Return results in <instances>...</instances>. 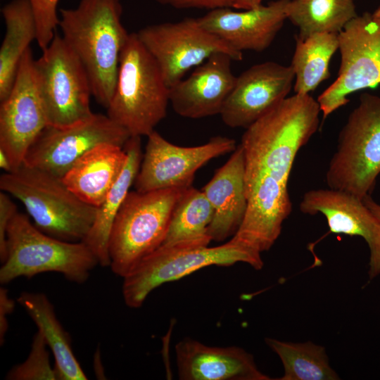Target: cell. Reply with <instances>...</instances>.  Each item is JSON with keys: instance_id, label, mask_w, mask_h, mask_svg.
<instances>
[{"instance_id": "cell-1", "label": "cell", "mask_w": 380, "mask_h": 380, "mask_svg": "<svg viewBox=\"0 0 380 380\" xmlns=\"http://www.w3.org/2000/svg\"><path fill=\"white\" fill-rule=\"evenodd\" d=\"M320 112L312 96L294 94L246 129L240 144L248 205L231 239L260 253L277 240L292 211L288 182L293 164L318 129Z\"/></svg>"}, {"instance_id": "cell-2", "label": "cell", "mask_w": 380, "mask_h": 380, "mask_svg": "<svg viewBox=\"0 0 380 380\" xmlns=\"http://www.w3.org/2000/svg\"><path fill=\"white\" fill-rule=\"evenodd\" d=\"M120 0H81L61 9V37L84 66L92 96L107 108L112 99L122 50L129 33L122 21Z\"/></svg>"}, {"instance_id": "cell-3", "label": "cell", "mask_w": 380, "mask_h": 380, "mask_svg": "<svg viewBox=\"0 0 380 380\" xmlns=\"http://www.w3.org/2000/svg\"><path fill=\"white\" fill-rule=\"evenodd\" d=\"M169 103L170 89L158 63L137 33H129L107 115L130 137H147L165 118Z\"/></svg>"}, {"instance_id": "cell-4", "label": "cell", "mask_w": 380, "mask_h": 380, "mask_svg": "<svg viewBox=\"0 0 380 380\" xmlns=\"http://www.w3.org/2000/svg\"><path fill=\"white\" fill-rule=\"evenodd\" d=\"M1 191L18 199L42 232L66 241H82L98 208L79 198L61 178L23 163L0 177Z\"/></svg>"}, {"instance_id": "cell-5", "label": "cell", "mask_w": 380, "mask_h": 380, "mask_svg": "<svg viewBox=\"0 0 380 380\" xmlns=\"http://www.w3.org/2000/svg\"><path fill=\"white\" fill-rule=\"evenodd\" d=\"M0 268V282L31 278L44 272L63 274L70 281L85 282L99 260L83 241H66L39 229L27 215L18 212L6 232V255Z\"/></svg>"}, {"instance_id": "cell-6", "label": "cell", "mask_w": 380, "mask_h": 380, "mask_svg": "<svg viewBox=\"0 0 380 380\" xmlns=\"http://www.w3.org/2000/svg\"><path fill=\"white\" fill-rule=\"evenodd\" d=\"M247 263L255 270L263 267L261 253L229 239L209 247L198 244L160 245L141 260L124 277L122 293L127 306L140 308L160 285L178 280L203 267Z\"/></svg>"}, {"instance_id": "cell-7", "label": "cell", "mask_w": 380, "mask_h": 380, "mask_svg": "<svg viewBox=\"0 0 380 380\" xmlns=\"http://www.w3.org/2000/svg\"><path fill=\"white\" fill-rule=\"evenodd\" d=\"M186 189L129 191L108 238L109 267L114 274L124 277L163 243L174 208Z\"/></svg>"}, {"instance_id": "cell-8", "label": "cell", "mask_w": 380, "mask_h": 380, "mask_svg": "<svg viewBox=\"0 0 380 380\" xmlns=\"http://www.w3.org/2000/svg\"><path fill=\"white\" fill-rule=\"evenodd\" d=\"M379 174L380 96L365 93L339 132L325 180L329 188L363 199Z\"/></svg>"}, {"instance_id": "cell-9", "label": "cell", "mask_w": 380, "mask_h": 380, "mask_svg": "<svg viewBox=\"0 0 380 380\" xmlns=\"http://www.w3.org/2000/svg\"><path fill=\"white\" fill-rule=\"evenodd\" d=\"M49 125L66 127L90 118L92 95L89 76L61 35L56 33L34 61Z\"/></svg>"}, {"instance_id": "cell-10", "label": "cell", "mask_w": 380, "mask_h": 380, "mask_svg": "<svg viewBox=\"0 0 380 380\" xmlns=\"http://www.w3.org/2000/svg\"><path fill=\"white\" fill-rule=\"evenodd\" d=\"M341 64L334 82L317 97L323 120L346 106L351 94L380 84V20L365 12L338 33Z\"/></svg>"}, {"instance_id": "cell-11", "label": "cell", "mask_w": 380, "mask_h": 380, "mask_svg": "<svg viewBox=\"0 0 380 380\" xmlns=\"http://www.w3.org/2000/svg\"><path fill=\"white\" fill-rule=\"evenodd\" d=\"M137 33L158 63L169 89L214 53H225L233 61L243 58L242 52L205 30L198 18L148 25Z\"/></svg>"}, {"instance_id": "cell-12", "label": "cell", "mask_w": 380, "mask_h": 380, "mask_svg": "<svg viewBox=\"0 0 380 380\" xmlns=\"http://www.w3.org/2000/svg\"><path fill=\"white\" fill-rule=\"evenodd\" d=\"M148 140L139 170L134 181L135 190L146 192L158 189L191 186L196 171L210 160L233 152L236 141L217 136L196 146H180L170 143L154 130Z\"/></svg>"}, {"instance_id": "cell-13", "label": "cell", "mask_w": 380, "mask_h": 380, "mask_svg": "<svg viewBox=\"0 0 380 380\" xmlns=\"http://www.w3.org/2000/svg\"><path fill=\"white\" fill-rule=\"evenodd\" d=\"M129 137L107 115L94 113L69 127L48 125L30 148L23 163L62 179L79 158L96 146L110 143L124 147Z\"/></svg>"}, {"instance_id": "cell-14", "label": "cell", "mask_w": 380, "mask_h": 380, "mask_svg": "<svg viewBox=\"0 0 380 380\" xmlns=\"http://www.w3.org/2000/svg\"><path fill=\"white\" fill-rule=\"evenodd\" d=\"M31 47L23 55L8 95L0 106V149L13 170L21 166L33 143L49 125Z\"/></svg>"}, {"instance_id": "cell-15", "label": "cell", "mask_w": 380, "mask_h": 380, "mask_svg": "<svg viewBox=\"0 0 380 380\" xmlns=\"http://www.w3.org/2000/svg\"><path fill=\"white\" fill-rule=\"evenodd\" d=\"M294 79L290 65L267 61L251 66L236 77L220 114L222 122L246 129L287 97Z\"/></svg>"}, {"instance_id": "cell-16", "label": "cell", "mask_w": 380, "mask_h": 380, "mask_svg": "<svg viewBox=\"0 0 380 380\" xmlns=\"http://www.w3.org/2000/svg\"><path fill=\"white\" fill-rule=\"evenodd\" d=\"M299 208L304 214L323 215L332 233L362 237L369 250V278L380 274V221L362 199L331 188L312 189L304 194Z\"/></svg>"}, {"instance_id": "cell-17", "label": "cell", "mask_w": 380, "mask_h": 380, "mask_svg": "<svg viewBox=\"0 0 380 380\" xmlns=\"http://www.w3.org/2000/svg\"><path fill=\"white\" fill-rule=\"evenodd\" d=\"M289 1H272L243 11L228 7L216 8L198 20L205 30L236 50L261 52L270 46L287 20Z\"/></svg>"}, {"instance_id": "cell-18", "label": "cell", "mask_w": 380, "mask_h": 380, "mask_svg": "<svg viewBox=\"0 0 380 380\" xmlns=\"http://www.w3.org/2000/svg\"><path fill=\"white\" fill-rule=\"evenodd\" d=\"M232 61L225 53H214L170 88V103L175 112L191 119L220 115L236 79Z\"/></svg>"}, {"instance_id": "cell-19", "label": "cell", "mask_w": 380, "mask_h": 380, "mask_svg": "<svg viewBox=\"0 0 380 380\" xmlns=\"http://www.w3.org/2000/svg\"><path fill=\"white\" fill-rule=\"evenodd\" d=\"M177 373L183 380H269L253 356L236 347H213L186 338L175 346Z\"/></svg>"}, {"instance_id": "cell-20", "label": "cell", "mask_w": 380, "mask_h": 380, "mask_svg": "<svg viewBox=\"0 0 380 380\" xmlns=\"http://www.w3.org/2000/svg\"><path fill=\"white\" fill-rule=\"evenodd\" d=\"M202 191L214 209L208 229L211 240L221 242L232 237L243 221L248 205L244 153L241 144Z\"/></svg>"}, {"instance_id": "cell-21", "label": "cell", "mask_w": 380, "mask_h": 380, "mask_svg": "<svg viewBox=\"0 0 380 380\" xmlns=\"http://www.w3.org/2000/svg\"><path fill=\"white\" fill-rule=\"evenodd\" d=\"M127 159L122 146L103 143L79 158L62 179L79 198L98 208L120 175Z\"/></svg>"}, {"instance_id": "cell-22", "label": "cell", "mask_w": 380, "mask_h": 380, "mask_svg": "<svg viewBox=\"0 0 380 380\" xmlns=\"http://www.w3.org/2000/svg\"><path fill=\"white\" fill-rule=\"evenodd\" d=\"M126 164L103 202L98 207L92 227L82 241L97 258L99 265L109 267L108 243L113 221L134 184L142 160L141 137H130L123 147Z\"/></svg>"}, {"instance_id": "cell-23", "label": "cell", "mask_w": 380, "mask_h": 380, "mask_svg": "<svg viewBox=\"0 0 380 380\" xmlns=\"http://www.w3.org/2000/svg\"><path fill=\"white\" fill-rule=\"evenodd\" d=\"M42 334L54 356L57 380H86L76 359L70 337L56 317L53 304L42 293H22L17 299Z\"/></svg>"}, {"instance_id": "cell-24", "label": "cell", "mask_w": 380, "mask_h": 380, "mask_svg": "<svg viewBox=\"0 0 380 380\" xmlns=\"http://www.w3.org/2000/svg\"><path fill=\"white\" fill-rule=\"evenodd\" d=\"M6 34L0 48V101L9 94L20 61L37 39V25L28 0H13L1 8Z\"/></svg>"}, {"instance_id": "cell-25", "label": "cell", "mask_w": 380, "mask_h": 380, "mask_svg": "<svg viewBox=\"0 0 380 380\" xmlns=\"http://www.w3.org/2000/svg\"><path fill=\"white\" fill-rule=\"evenodd\" d=\"M338 44L336 33H316L304 39L296 37L290 65L295 77V94H310L330 77L329 63Z\"/></svg>"}, {"instance_id": "cell-26", "label": "cell", "mask_w": 380, "mask_h": 380, "mask_svg": "<svg viewBox=\"0 0 380 380\" xmlns=\"http://www.w3.org/2000/svg\"><path fill=\"white\" fill-rule=\"evenodd\" d=\"M213 215L214 209L203 191L189 186L174 208L162 244L208 246L212 241L208 229Z\"/></svg>"}, {"instance_id": "cell-27", "label": "cell", "mask_w": 380, "mask_h": 380, "mask_svg": "<svg viewBox=\"0 0 380 380\" xmlns=\"http://www.w3.org/2000/svg\"><path fill=\"white\" fill-rule=\"evenodd\" d=\"M286 13L301 39L316 33L338 34L358 15L354 0H289Z\"/></svg>"}, {"instance_id": "cell-28", "label": "cell", "mask_w": 380, "mask_h": 380, "mask_svg": "<svg viewBox=\"0 0 380 380\" xmlns=\"http://www.w3.org/2000/svg\"><path fill=\"white\" fill-rule=\"evenodd\" d=\"M266 344L280 358L284 375L280 380H337L325 348L310 341L292 343L267 338Z\"/></svg>"}, {"instance_id": "cell-29", "label": "cell", "mask_w": 380, "mask_h": 380, "mask_svg": "<svg viewBox=\"0 0 380 380\" xmlns=\"http://www.w3.org/2000/svg\"><path fill=\"white\" fill-rule=\"evenodd\" d=\"M47 343L37 330L30 354L23 362L14 366L7 374L9 380H57L54 367L49 360Z\"/></svg>"}, {"instance_id": "cell-30", "label": "cell", "mask_w": 380, "mask_h": 380, "mask_svg": "<svg viewBox=\"0 0 380 380\" xmlns=\"http://www.w3.org/2000/svg\"><path fill=\"white\" fill-rule=\"evenodd\" d=\"M37 25V43L45 49L56 34L59 24L57 6L59 0H28Z\"/></svg>"}, {"instance_id": "cell-31", "label": "cell", "mask_w": 380, "mask_h": 380, "mask_svg": "<svg viewBox=\"0 0 380 380\" xmlns=\"http://www.w3.org/2000/svg\"><path fill=\"white\" fill-rule=\"evenodd\" d=\"M17 213V207L8 194L1 191L0 192V258L1 262L6 255L7 228Z\"/></svg>"}, {"instance_id": "cell-32", "label": "cell", "mask_w": 380, "mask_h": 380, "mask_svg": "<svg viewBox=\"0 0 380 380\" xmlns=\"http://www.w3.org/2000/svg\"><path fill=\"white\" fill-rule=\"evenodd\" d=\"M157 2L176 8H205L213 10L220 8H232L233 0H155Z\"/></svg>"}, {"instance_id": "cell-33", "label": "cell", "mask_w": 380, "mask_h": 380, "mask_svg": "<svg viewBox=\"0 0 380 380\" xmlns=\"http://www.w3.org/2000/svg\"><path fill=\"white\" fill-rule=\"evenodd\" d=\"M15 308V302L9 297L8 291L0 289V342H4L5 335L8 329L7 315L11 314Z\"/></svg>"}, {"instance_id": "cell-34", "label": "cell", "mask_w": 380, "mask_h": 380, "mask_svg": "<svg viewBox=\"0 0 380 380\" xmlns=\"http://www.w3.org/2000/svg\"><path fill=\"white\" fill-rule=\"evenodd\" d=\"M262 0H233L232 8L247 10L262 4Z\"/></svg>"}, {"instance_id": "cell-35", "label": "cell", "mask_w": 380, "mask_h": 380, "mask_svg": "<svg viewBox=\"0 0 380 380\" xmlns=\"http://www.w3.org/2000/svg\"><path fill=\"white\" fill-rule=\"evenodd\" d=\"M362 200L366 206L380 221V204L375 202L370 195H367Z\"/></svg>"}, {"instance_id": "cell-36", "label": "cell", "mask_w": 380, "mask_h": 380, "mask_svg": "<svg viewBox=\"0 0 380 380\" xmlns=\"http://www.w3.org/2000/svg\"><path fill=\"white\" fill-rule=\"evenodd\" d=\"M0 167L4 172H11L13 170L10 158L1 149H0Z\"/></svg>"}, {"instance_id": "cell-37", "label": "cell", "mask_w": 380, "mask_h": 380, "mask_svg": "<svg viewBox=\"0 0 380 380\" xmlns=\"http://www.w3.org/2000/svg\"><path fill=\"white\" fill-rule=\"evenodd\" d=\"M372 13L375 18L380 20V6Z\"/></svg>"}]
</instances>
